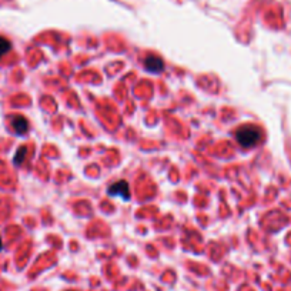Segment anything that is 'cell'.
Instances as JSON below:
<instances>
[{
    "label": "cell",
    "mask_w": 291,
    "mask_h": 291,
    "mask_svg": "<svg viewBox=\"0 0 291 291\" xmlns=\"http://www.w3.org/2000/svg\"><path fill=\"white\" fill-rule=\"evenodd\" d=\"M12 127L16 131L17 134H24L29 130V123L23 116H15L12 119Z\"/></svg>",
    "instance_id": "277c9868"
},
{
    "label": "cell",
    "mask_w": 291,
    "mask_h": 291,
    "mask_svg": "<svg viewBox=\"0 0 291 291\" xmlns=\"http://www.w3.org/2000/svg\"><path fill=\"white\" fill-rule=\"evenodd\" d=\"M145 67L148 73H154V74L156 73H162L164 70V62L162 60V57L150 54V56L146 57Z\"/></svg>",
    "instance_id": "3957f363"
},
{
    "label": "cell",
    "mask_w": 291,
    "mask_h": 291,
    "mask_svg": "<svg viewBox=\"0 0 291 291\" xmlns=\"http://www.w3.org/2000/svg\"><path fill=\"white\" fill-rule=\"evenodd\" d=\"M0 248H1V240H0Z\"/></svg>",
    "instance_id": "52a82bcc"
},
{
    "label": "cell",
    "mask_w": 291,
    "mask_h": 291,
    "mask_svg": "<svg viewBox=\"0 0 291 291\" xmlns=\"http://www.w3.org/2000/svg\"><path fill=\"white\" fill-rule=\"evenodd\" d=\"M261 130L254 124H244L242 127H239L236 131V140L239 142V145L248 148V147H254L260 143L261 140Z\"/></svg>",
    "instance_id": "6da1fadb"
},
{
    "label": "cell",
    "mask_w": 291,
    "mask_h": 291,
    "mask_svg": "<svg viewBox=\"0 0 291 291\" xmlns=\"http://www.w3.org/2000/svg\"><path fill=\"white\" fill-rule=\"evenodd\" d=\"M107 193L112 197H120L123 200H130V189L129 183L126 180H120V181H116L113 183L109 189H107Z\"/></svg>",
    "instance_id": "7a4b0ae2"
},
{
    "label": "cell",
    "mask_w": 291,
    "mask_h": 291,
    "mask_svg": "<svg viewBox=\"0 0 291 291\" xmlns=\"http://www.w3.org/2000/svg\"><path fill=\"white\" fill-rule=\"evenodd\" d=\"M10 48H12L10 42H9L6 37H1V36H0V57H1L3 54H6Z\"/></svg>",
    "instance_id": "8992f818"
},
{
    "label": "cell",
    "mask_w": 291,
    "mask_h": 291,
    "mask_svg": "<svg viewBox=\"0 0 291 291\" xmlns=\"http://www.w3.org/2000/svg\"><path fill=\"white\" fill-rule=\"evenodd\" d=\"M26 154H27V147H26V146H22V147L17 150L16 156H15V164L19 166V164H22V163L24 162Z\"/></svg>",
    "instance_id": "5b68a950"
}]
</instances>
